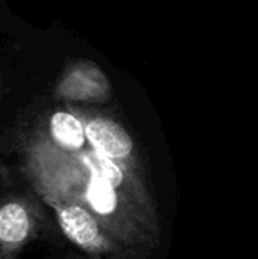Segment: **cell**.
Instances as JSON below:
<instances>
[{
    "label": "cell",
    "mask_w": 258,
    "mask_h": 259,
    "mask_svg": "<svg viewBox=\"0 0 258 259\" xmlns=\"http://www.w3.org/2000/svg\"><path fill=\"white\" fill-rule=\"evenodd\" d=\"M41 197L55 209L64 235L78 247L88 252L105 250L108 243L100 231L96 215L82 203L67 194L38 190Z\"/></svg>",
    "instance_id": "cell-2"
},
{
    "label": "cell",
    "mask_w": 258,
    "mask_h": 259,
    "mask_svg": "<svg viewBox=\"0 0 258 259\" xmlns=\"http://www.w3.org/2000/svg\"><path fill=\"white\" fill-rule=\"evenodd\" d=\"M85 135L96 152L111 159H123L129 156L134 147L129 134L111 120H91L85 126Z\"/></svg>",
    "instance_id": "cell-4"
},
{
    "label": "cell",
    "mask_w": 258,
    "mask_h": 259,
    "mask_svg": "<svg viewBox=\"0 0 258 259\" xmlns=\"http://www.w3.org/2000/svg\"><path fill=\"white\" fill-rule=\"evenodd\" d=\"M50 132L55 143L65 150H79L85 143V127L68 112H56L50 120Z\"/></svg>",
    "instance_id": "cell-6"
},
{
    "label": "cell",
    "mask_w": 258,
    "mask_h": 259,
    "mask_svg": "<svg viewBox=\"0 0 258 259\" xmlns=\"http://www.w3.org/2000/svg\"><path fill=\"white\" fill-rule=\"evenodd\" d=\"M117 187L106 178L91 173L84 185L82 199L87 208L99 217H108L116 212L119 205Z\"/></svg>",
    "instance_id": "cell-5"
},
{
    "label": "cell",
    "mask_w": 258,
    "mask_h": 259,
    "mask_svg": "<svg viewBox=\"0 0 258 259\" xmlns=\"http://www.w3.org/2000/svg\"><path fill=\"white\" fill-rule=\"evenodd\" d=\"M41 222L43 214L33 199L12 196L0 200V259H17Z\"/></svg>",
    "instance_id": "cell-1"
},
{
    "label": "cell",
    "mask_w": 258,
    "mask_h": 259,
    "mask_svg": "<svg viewBox=\"0 0 258 259\" xmlns=\"http://www.w3.org/2000/svg\"><path fill=\"white\" fill-rule=\"evenodd\" d=\"M58 96L68 100L100 102L109 96V82L93 64H78L58 85Z\"/></svg>",
    "instance_id": "cell-3"
},
{
    "label": "cell",
    "mask_w": 258,
    "mask_h": 259,
    "mask_svg": "<svg viewBox=\"0 0 258 259\" xmlns=\"http://www.w3.org/2000/svg\"><path fill=\"white\" fill-rule=\"evenodd\" d=\"M84 162L91 173H96V175H100V176L109 179L116 187H119L122 184L123 175H122L120 168L117 167V164L114 162V159L93 150L91 153L85 155Z\"/></svg>",
    "instance_id": "cell-7"
}]
</instances>
